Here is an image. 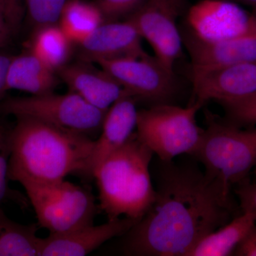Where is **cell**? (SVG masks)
Returning a JSON list of instances; mask_svg holds the SVG:
<instances>
[{"mask_svg": "<svg viewBox=\"0 0 256 256\" xmlns=\"http://www.w3.org/2000/svg\"><path fill=\"white\" fill-rule=\"evenodd\" d=\"M160 162L156 198L124 234V255L186 256L204 237L242 213L232 188L197 165Z\"/></svg>", "mask_w": 256, "mask_h": 256, "instance_id": "obj_1", "label": "cell"}, {"mask_svg": "<svg viewBox=\"0 0 256 256\" xmlns=\"http://www.w3.org/2000/svg\"><path fill=\"white\" fill-rule=\"evenodd\" d=\"M95 140L28 117H16L8 178L22 184L60 181L69 174L92 178Z\"/></svg>", "mask_w": 256, "mask_h": 256, "instance_id": "obj_2", "label": "cell"}, {"mask_svg": "<svg viewBox=\"0 0 256 256\" xmlns=\"http://www.w3.org/2000/svg\"><path fill=\"white\" fill-rule=\"evenodd\" d=\"M153 154L134 132L94 172L98 207L108 220L124 216L138 222L152 206L156 198L150 172Z\"/></svg>", "mask_w": 256, "mask_h": 256, "instance_id": "obj_3", "label": "cell"}, {"mask_svg": "<svg viewBox=\"0 0 256 256\" xmlns=\"http://www.w3.org/2000/svg\"><path fill=\"white\" fill-rule=\"evenodd\" d=\"M206 124L193 156L204 165L207 174L232 188L256 168V128L236 127L208 110Z\"/></svg>", "mask_w": 256, "mask_h": 256, "instance_id": "obj_4", "label": "cell"}, {"mask_svg": "<svg viewBox=\"0 0 256 256\" xmlns=\"http://www.w3.org/2000/svg\"><path fill=\"white\" fill-rule=\"evenodd\" d=\"M204 105L194 100L185 108L166 104L141 109L138 112V138L160 161H172L182 154L193 156L204 132L196 119Z\"/></svg>", "mask_w": 256, "mask_h": 256, "instance_id": "obj_5", "label": "cell"}, {"mask_svg": "<svg viewBox=\"0 0 256 256\" xmlns=\"http://www.w3.org/2000/svg\"><path fill=\"white\" fill-rule=\"evenodd\" d=\"M22 186L35 210L38 225L50 234L68 233L94 224L95 198L82 186L65 180Z\"/></svg>", "mask_w": 256, "mask_h": 256, "instance_id": "obj_6", "label": "cell"}, {"mask_svg": "<svg viewBox=\"0 0 256 256\" xmlns=\"http://www.w3.org/2000/svg\"><path fill=\"white\" fill-rule=\"evenodd\" d=\"M107 111L70 92L5 98L0 101V116L31 118L92 138L100 134Z\"/></svg>", "mask_w": 256, "mask_h": 256, "instance_id": "obj_7", "label": "cell"}, {"mask_svg": "<svg viewBox=\"0 0 256 256\" xmlns=\"http://www.w3.org/2000/svg\"><path fill=\"white\" fill-rule=\"evenodd\" d=\"M99 66L110 74L138 101L151 106L172 104L178 92L174 70L156 56L100 60Z\"/></svg>", "mask_w": 256, "mask_h": 256, "instance_id": "obj_8", "label": "cell"}, {"mask_svg": "<svg viewBox=\"0 0 256 256\" xmlns=\"http://www.w3.org/2000/svg\"><path fill=\"white\" fill-rule=\"evenodd\" d=\"M184 0H146L126 20L134 24L142 38L149 42L154 56L164 66L174 70L181 56L183 42L176 18Z\"/></svg>", "mask_w": 256, "mask_h": 256, "instance_id": "obj_9", "label": "cell"}, {"mask_svg": "<svg viewBox=\"0 0 256 256\" xmlns=\"http://www.w3.org/2000/svg\"><path fill=\"white\" fill-rule=\"evenodd\" d=\"M190 77L194 100L203 104L213 100L230 105L256 96V62L208 68L191 66Z\"/></svg>", "mask_w": 256, "mask_h": 256, "instance_id": "obj_10", "label": "cell"}, {"mask_svg": "<svg viewBox=\"0 0 256 256\" xmlns=\"http://www.w3.org/2000/svg\"><path fill=\"white\" fill-rule=\"evenodd\" d=\"M188 28L207 41L256 37V18L232 2L202 0L188 14Z\"/></svg>", "mask_w": 256, "mask_h": 256, "instance_id": "obj_11", "label": "cell"}, {"mask_svg": "<svg viewBox=\"0 0 256 256\" xmlns=\"http://www.w3.org/2000/svg\"><path fill=\"white\" fill-rule=\"evenodd\" d=\"M142 36L129 20L104 22L76 45L78 60L97 64L100 60L140 58L148 55Z\"/></svg>", "mask_w": 256, "mask_h": 256, "instance_id": "obj_12", "label": "cell"}, {"mask_svg": "<svg viewBox=\"0 0 256 256\" xmlns=\"http://www.w3.org/2000/svg\"><path fill=\"white\" fill-rule=\"evenodd\" d=\"M94 64L78 58L60 68L57 75L69 92L101 110L107 111L121 98L131 96L110 74Z\"/></svg>", "mask_w": 256, "mask_h": 256, "instance_id": "obj_13", "label": "cell"}, {"mask_svg": "<svg viewBox=\"0 0 256 256\" xmlns=\"http://www.w3.org/2000/svg\"><path fill=\"white\" fill-rule=\"evenodd\" d=\"M137 220L119 218L99 226H86L68 233L50 234L42 238L40 256H85L104 242L124 236Z\"/></svg>", "mask_w": 256, "mask_h": 256, "instance_id": "obj_14", "label": "cell"}, {"mask_svg": "<svg viewBox=\"0 0 256 256\" xmlns=\"http://www.w3.org/2000/svg\"><path fill=\"white\" fill-rule=\"evenodd\" d=\"M181 34L193 66L208 68L256 62V37L207 41L188 28H184Z\"/></svg>", "mask_w": 256, "mask_h": 256, "instance_id": "obj_15", "label": "cell"}, {"mask_svg": "<svg viewBox=\"0 0 256 256\" xmlns=\"http://www.w3.org/2000/svg\"><path fill=\"white\" fill-rule=\"evenodd\" d=\"M137 102L132 96H124L108 110L99 137L95 140L90 164L92 178L104 160L124 146L134 132L137 127Z\"/></svg>", "mask_w": 256, "mask_h": 256, "instance_id": "obj_16", "label": "cell"}, {"mask_svg": "<svg viewBox=\"0 0 256 256\" xmlns=\"http://www.w3.org/2000/svg\"><path fill=\"white\" fill-rule=\"evenodd\" d=\"M60 82L56 72L26 50L14 56L6 76V92L21 90L31 96L54 92Z\"/></svg>", "mask_w": 256, "mask_h": 256, "instance_id": "obj_17", "label": "cell"}, {"mask_svg": "<svg viewBox=\"0 0 256 256\" xmlns=\"http://www.w3.org/2000/svg\"><path fill=\"white\" fill-rule=\"evenodd\" d=\"M256 224L252 214H240L228 224L204 237L186 256H234L236 248Z\"/></svg>", "mask_w": 256, "mask_h": 256, "instance_id": "obj_18", "label": "cell"}, {"mask_svg": "<svg viewBox=\"0 0 256 256\" xmlns=\"http://www.w3.org/2000/svg\"><path fill=\"white\" fill-rule=\"evenodd\" d=\"M74 44L60 25L52 24L32 30L28 50L56 72L68 64Z\"/></svg>", "mask_w": 256, "mask_h": 256, "instance_id": "obj_19", "label": "cell"}, {"mask_svg": "<svg viewBox=\"0 0 256 256\" xmlns=\"http://www.w3.org/2000/svg\"><path fill=\"white\" fill-rule=\"evenodd\" d=\"M37 225L18 224L0 210V256H40Z\"/></svg>", "mask_w": 256, "mask_h": 256, "instance_id": "obj_20", "label": "cell"}, {"mask_svg": "<svg viewBox=\"0 0 256 256\" xmlns=\"http://www.w3.org/2000/svg\"><path fill=\"white\" fill-rule=\"evenodd\" d=\"M104 22L100 10L92 2L68 0L58 24L74 45H77Z\"/></svg>", "mask_w": 256, "mask_h": 256, "instance_id": "obj_21", "label": "cell"}, {"mask_svg": "<svg viewBox=\"0 0 256 256\" xmlns=\"http://www.w3.org/2000/svg\"><path fill=\"white\" fill-rule=\"evenodd\" d=\"M25 20V0H0V50L14 42Z\"/></svg>", "mask_w": 256, "mask_h": 256, "instance_id": "obj_22", "label": "cell"}, {"mask_svg": "<svg viewBox=\"0 0 256 256\" xmlns=\"http://www.w3.org/2000/svg\"><path fill=\"white\" fill-rule=\"evenodd\" d=\"M68 0H25L26 20L32 30L57 24Z\"/></svg>", "mask_w": 256, "mask_h": 256, "instance_id": "obj_23", "label": "cell"}, {"mask_svg": "<svg viewBox=\"0 0 256 256\" xmlns=\"http://www.w3.org/2000/svg\"><path fill=\"white\" fill-rule=\"evenodd\" d=\"M14 124H10L6 116H0V210L3 203L10 198L18 197L8 186V171L12 152V134Z\"/></svg>", "mask_w": 256, "mask_h": 256, "instance_id": "obj_24", "label": "cell"}, {"mask_svg": "<svg viewBox=\"0 0 256 256\" xmlns=\"http://www.w3.org/2000/svg\"><path fill=\"white\" fill-rule=\"evenodd\" d=\"M146 0H94L104 22L126 20L146 3Z\"/></svg>", "mask_w": 256, "mask_h": 256, "instance_id": "obj_25", "label": "cell"}, {"mask_svg": "<svg viewBox=\"0 0 256 256\" xmlns=\"http://www.w3.org/2000/svg\"><path fill=\"white\" fill-rule=\"evenodd\" d=\"M226 116L223 120L240 128L256 126V96L237 104L222 106Z\"/></svg>", "mask_w": 256, "mask_h": 256, "instance_id": "obj_26", "label": "cell"}, {"mask_svg": "<svg viewBox=\"0 0 256 256\" xmlns=\"http://www.w3.org/2000/svg\"><path fill=\"white\" fill-rule=\"evenodd\" d=\"M233 192L242 212L252 214L256 218V183L248 178L234 185Z\"/></svg>", "mask_w": 256, "mask_h": 256, "instance_id": "obj_27", "label": "cell"}, {"mask_svg": "<svg viewBox=\"0 0 256 256\" xmlns=\"http://www.w3.org/2000/svg\"><path fill=\"white\" fill-rule=\"evenodd\" d=\"M234 256H256V224L239 242Z\"/></svg>", "mask_w": 256, "mask_h": 256, "instance_id": "obj_28", "label": "cell"}, {"mask_svg": "<svg viewBox=\"0 0 256 256\" xmlns=\"http://www.w3.org/2000/svg\"><path fill=\"white\" fill-rule=\"evenodd\" d=\"M14 56L9 54L0 53V101L5 98L6 82L8 70Z\"/></svg>", "mask_w": 256, "mask_h": 256, "instance_id": "obj_29", "label": "cell"}, {"mask_svg": "<svg viewBox=\"0 0 256 256\" xmlns=\"http://www.w3.org/2000/svg\"><path fill=\"white\" fill-rule=\"evenodd\" d=\"M234 1L238 2L242 4L250 5L254 6V9L256 8V0H234Z\"/></svg>", "mask_w": 256, "mask_h": 256, "instance_id": "obj_30", "label": "cell"}, {"mask_svg": "<svg viewBox=\"0 0 256 256\" xmlns=\"http://www.w3.org/2000/svg\"><path fill=\"white\" fill-rule=\"evenodd\" d=\"M252 15H254V16H255L256 18V8L254 9V13H252Z\"/></svg>", "mask_w": 256, "mask_h": 256, "instance_id": "obj_31", "label": "cell"}]
</instances>
